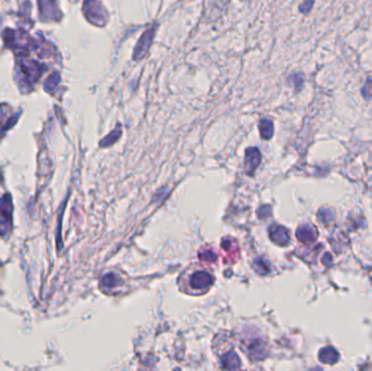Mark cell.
Here are the masks:
<instances>
[{
  "label": "cell",
  "mask_w": 372,
  "mask_h": 371,
  "mask_svg": "<svg viewBox=\"0 0 372 371\" xmlns=\"http://www.w3.org/2000/svg\"><path fill=\"white\" fill-rule=\"evenodd\" d=\"M84 13H85L88 21L95 24V25H106L108 13L97 0H85V2H84Z\"/></svg>",
  "instance_id": "1"
},
{
  "label": "cell",
  "mask_w": 372,
  "mask_h": 371,
  "mask_svg": "<svg viewBox=\"0 0 372 371\" xmlns=\"http://www.w3.org/2000/svg\"><path fill=\"white\" fill-rule=\"evenodd\" d=\"M155 31H156L155 26H149L141 36V38L139 41H137V45L133 52V59L135 60V61H139V60L143 59L146 56V53L148 52L149 47H151L152 41L154 39Z\"/></svg>",
  "instance_id": "2"
},
{
  "label": "cell",
  "mask_w": 372,
  "mask_h": 371,
  "mask_svg": "<svg viewBox=\"0 0 372 371\" xmlns=\"http://www.w3.org/2000/svg\"><path fill=\"white\" fill-rule=\"evenodd\" d=\"M189 283L194 290L206 292L210 289V286L212 285L213 278H212V275L208 273L207 271L199 270L191 274V277L189 279Z\"/></svg>",
  "instance_id": "3"
},
{
  "label": "cell",
  "mask_w": 372,
  "mask_h": 371,
  "mask_svg": "<svg viewBox=\"0 0 372 371\" xmlns=\"http://www.w3.org/2000/svg\"><path fill=\"white\" fill-rule=\"evenodd\" d=\"M12 203L9 195H5L0 200V234L8 231V225L11 226Z\"/></svg>",
  "instance_id": "4"
},
{
  "label": "cell",
  "mask_w": 372,
  "mask_h": 371,
  "mask_svg": "<svg viewBox=\"0 0 372 371\" xmlns=\"http://www.w3.org/2000/svg\"><path fill=\"white\" fill-rule=\"evenodd\" d=\"M269 236L271 238V241L279 245V246H286L290 244V235L289 231H287L284 226L273 224L269 230Z\"/></svg>",
  "instance_id": "5"
},
{
  "label": "cell",
  "mask_w": 372,
  "mask_h": 371,
  "mask_svg": "<svg viewBox=\"0 0 372 371\" xmlns=\"http://www.w3.org/2000/svg\"><path fill=\"white\" fill-rule=\"evenodd\" d=\"M261 160V155L260 152L258 151V148L250 147L246 151L245 156V166H246V172L249 176H253L254 171L257 169L258 166L260 165Z\"/></svg>",
  "instance_id": "6"
},
{
  "label": "cell",
  "mask_w": 372,
  "mask_h": 371,
  "mask_svg": "<svg viewBox=\"0 0 372 371\" xmlns=\"http://www.w3.org/2000/svg\"><path fill=\"white\" fill-rule=\"evenodd\" d=\"M296 236L299 241L305 244L314 243L318 237V231L315 226H311L309 224H305L299 226L296 232Z\"/></svg>",
  "instance_id": "7"
},
{
  "label": "cell",
  "mask_w": 372,
  "mask_h": 371,
  "mask_svg": "<svg viewBox=\"0 0 372 371\" xmlns=\"http://www.w3.org/2000/svg\"><path fill=\"white\" fill-rule=\"evenodd\" d=\"M229 0H210L207 14L210 20H215L223 12Z\"/></svg>",
  "instance_id": "8"
},
{
  "label": "cell",
  "mask_w": 372,
  "mask_h": 371,
  "mask_svg": "<svg viewBox=\"0 0 372 371\" xmlns=\"http://www.w3.org/2000/svg\"><path fill=\"white\" fill-rule=\"evenodd\" d=\"M319 361L326 365H334L339 361V353L331 346L323 347L319 352Z\"/></svg>",
  "instance_id": "9"
},
{
  "label": "cell",
  "mask_w": 372,
  "mask_h": 371,
  "mask_svg": "<svg viewBox=\"0 0 372 371\" xmlns=\"http://www.w3.org/2000/svg\"><path fill=\"white\" fill-rule=\"evenodd\" d=\"M222 367L224 369H237L241 367V361L233 351L222 357Z\"/></svg>",
  "instance_id": "10"
},
{
  "label": "cell",
  "mask_w": 372,
  "mask_h": 371,
  "mask_svg": "<svg viewBox=\"0 0 372 371\" xmlns=\"http://www.w3.org/2000/svg\"><path fill=\"white\" fill-rule=\"evenodd\" d=\"M260 135L263 140H270L273 136V123L269 119H262L259 124Z\"/></svg>",
  "instance_id": "11"
},
{
  "label": "cell",
  "mask_w": 372,
  "mask_h": 371,
  "mask_svg": "<svg viewBox=\"0 0 372 371\" xmlns=\"http://www.w3.org/2000/svg\"><path fill=\"white\" fill-rule=\"evenodd\" d=\"M120 136H121V128H120V125H118V128L113 130L111 133L106 136L105 139L100 142V146L101 147H108V146H111L115 144L119 139Z\"/></svg>",
  "instance_id": "12"
},
{
  "label": "cell",
  "mask_w": 372,
  "mask_h": 371,
  "mask_svg": "<svg viewBox=\"0 0 372 371\" xmlns=\"http://www.w3.org/2000/svg\"><path fill=\"white\" fill-rule=\"evenodd\" d=\"M120 283H121V280L115 273H107L101 278V285L108 287V289L116 287L117 285H120Z\"/></svg>",
  "instance_id": "13"
},
{
  "label": "cell",
  "mask_w": 372,
  "mask_h": 371,
  "mask_svg": "<svg viewBox=\"0 0 372 371\" xmlns=\"http://www.w3.org/2000/svg\"><path fill=\"white\" fill-rule=\"evenodd\" d=\"M318 213H319V219L326 224L334 219V212L330 208H321Z\"/></svg>",
  "instance_id": "14"
},
{
  "label": "cell",
  "mask_w": 372,
  "mask_h": 371,
  "mask_svg": "<svg viewBox=\"0 0 372 371\" xmlns=\"http://www.w3.org/2000/svg\"><path fill=\"white\" fill-rule=\"evenodd\" d=\"M362 95L365 99L372 98V77H368L362 88Z\"/></svg>",
  "instance_id": "15"
},
{
  "label": "cell",
  "mask_w": 372,
  "mask_h": 371,
  "mask_svg": "<svg viewBox=\"0 0 372 371\" xmlns=\"http://www.w3.org/2000/svg\"><path fill=\"white\" fill-rule=\"evenodd\" d=\"M255 269H256V271L260 274H267L270 271L269 265L266 262V260H262V259L255 260Z\"/></svg>",
  "instance_id": "16"
},
{
  "label": "cell",
  "mask_w": 372,
  "mask_h": 371,
  "mask_svg": "<svg viewBox=\"0 0 372 371\" xmlns=\"http://www.w3.org/2000/svg\"><path fill=\"white\" fill-rule=\"evenodd\" d=\"M289 81L291 83H293V85L295 88L297 89H301L302 86L304 85V75L302 73H296V74H293L289 77Z\"/></svg>",
  "instance_id": "17"
},
{
  "label": "cell",
  "mask_w": 372,
  "mask_h": 371,
  "mask_svg": "<svg viewBox=\"0 0 372 371\" xmlns=\"http://www.w3.org/2000/svg\"><path fill=\"white\" fill-rule=\"evenodd\" d=\"M314 3H315V0H305L302 4L299 5V11H301V13H304V14L310 13L311 9H313L314 7Z\"/></svg>",
  "instance_id": "18"
},
{
  "label": "cell",
  "mask_w": 372,
  "mask_h": 371,
  "mask_svg": "<svg viewBox=\"0 0 372 371\" xmlns=\"http://www.w3.org/2000/svg\"><path fill=\"white\" fill-rule=\"evenodd\" d=\"M200 259L202 260H209L208 257H210V259L214 260L215 259V255L212 253V251H203V254H200Z\"/></svg>",
  "instance_id": "19"
}]
</instances>
